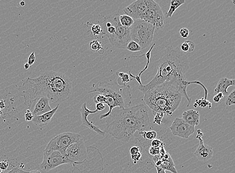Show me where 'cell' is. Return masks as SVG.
Returning <instances> with one entry per match:
<instances>
[{"label":"cell","instance_id":"1","mask_svg":"<svg viewBox=\"0 0 235 173\" xmlns=\"http://www.w3.org/2000/svg\"><path fill=\"white\" fill-rule=\"evenodd\" d=\"M157 73L150 82L146 84L139 85L138 89L145 94L154 87L168 84L174 87L188 100V107L192 100L187 94V87L191 84L202 86L198 81H188L186 74L189 69L188 57L178 47L168 45L163 49L161 56L157 61Z\"/></svg>","mask_w":235,"mask_h":173},{"label":"cell","instance_id":"2","mask_svg":"<svg viewBox=\"0 0 235 173\" xmlns=\"http://www.w3.org/2000/svg\"><path fill=\"white\" fill-rule=\"evenodd\" d=\"M72 85L70 79L60 72L46 71L35 79L27 78L18 88L24 104H31L41 97H47L53 103L62 102L70 98Z\"/></svg>","mask_w":235,"mask_h":173},{"label":"cell","instance_id":"3","mask_svg":"<svg viewBox=\"0 0 235 173\" xmlns=\"http://www.w3.org/2000/svg\"><path fill=\"white\" fill-rule=\"evenodd\" d=\"M149 123V110L143 104L127 108H115L107 117L104 131L126 143L136 131H142Z\"/></svg>","mask_w":235,"mask_h":173},{"label":"cell","instance_id":"4","mask_svg":"<svg viewBox=\"0 0 235 173\" xmlns=\"http://www.w3.org/2000/svg\"><path fill=\"white\" fill-rule=\"evenodd\" d=\"M182 99V94L174 87L163 84L146 91L144 100L153 111L172 116Z\"/></svg>","mask_w":235,"mask_h":173},{"label":"cell","instance_id":"5","mask_svg":"<svg viewBox=\"0 0 235 173\" xmlns=\"http://www.w3.org/2000/svg\"><path fill=\"white\" fill-rule=\"evenodd\" d=\"M130 90V86L129 85L121 86L117 83L110 84L106 81H104L99 82L93 90L88 92V93L99 92L106 99L105 104L108 105L110 110L106 113L100 115V120L101 121L104 118L108 117L113 109L115 108L125 109L130 107L132 103Z\"/></svg>","mask_w":235,"mask_h":173},{"label":"cell","instance_id":"6","mask_svg":"<svg viewBox=\"0 0 235 173\" xmlns=\"http://www.w3.org/2000/svg\"><path fill=\"white\" fill-rule=\"evenodd\" d=\"M123 11L135 20L148 22L155 29H162L165 25V18L161 8L153 0H137L124 8Z\"/></svg>","mask_w":235,"mask_h":173},{"label":"cell","instance_id":"7","mask_svg":"<svg viewBox=\"0 0 235 173\" xmlns=\"http://www.w3.org/2000/svg\"><path fill=\"white\" fill-rule=\"evenodd\" d=\"M131 40L141 47V49L148 48L153 42L155 28L144 20H135L130 28Z\"/></svg>","mask_w":235,"mask_h":173},{"label":"cell","instance_id":"8","mask_svg":"<svg viewBox=\"0 0 235 173\" xmlns=\"http://www.w3.org/2000/svg\"><path fill=\"white\" fill-rule=\"evenodd\" d=\"M91 151V158L87 154L86 159L80 163L72 164L73 171H78L80 173H104L103 158L99 150L94 147H90Z\"/></svg>","mask_w":235,"mask_h":173},{"label":"cell","instance_id":"9","mask_svg":"<svg viewBox=\"0 0 235 173\" xmlns=\"http://www.w3.org/2000/svg\"><path fill=\"white\" fill-rule=\"evenodd\" d=\"M120 16L119 14H116L109 16L111 22L115 28V32L108 39L111 44L116 48L126 49L128 43L132 41L130 29L121 25L119 20Z\"/></svg>","mask_w":235,"mask_h":173},{"label":"cell","instance_id":"10","mask_svg":"<svg viewBox=\"0 0 235 173\" xmlns=\"http://www.w3.org/2000/svg\"><path fill=\"white\" fill-rule=\"evenodd\" d=\"M81 138V136L75 133H63L52 138L44 151H57L64 155L67 148Z\"/></svg>","mask_w":235,"mask_h":173},{"label":"cell","instance_id":"11","mask_svg":"<svg viewBox=\"0 0 235 173\" xmlns=\"http://www.w3.org/2000/svg\"><path fill=\"white\" fill-rule=\"evenodd\" d=\"M64 164H72V163L60 152L44 151L43 159L40 166L42 171L48 172Z\"/></svg>","mask_w":235,"mask_h":173},{"label":"cell","instance_id":"12","mask_svg":"<svg viewBox=\"0 0 235 173\" xmlns=\"http://www.w3.org/2000/svg\"><path fill=\"white\" fill-rule=\"evenodd\" d=\"M87 156V149L82 138L69 146L64 154V156L71 162L72 164L83 162L86 159Z\"/></svg>","mask_w":235,"mask_h":173},{"label":"cell","instance_id":"13","mask_svg":"<svg viewBox=\"0 0 235 173\" xmlns=\"http://www.w3.org/2000/svg\"><path fill=\"white\" fill-rule=\"evenodd\" d=\"M172 134L174 136L188 139L195 132V128L188 124L180 118H176L169 127Z\"/></svg>","mask_w":235,"mask_h":173},{"label":"cell","instance_id":"14","mask_svg":"<svg viewBox=\"0 0 235 173\" xmlns=\"http://www.w3.org/2000/svg\"><path fill=\"white\" fill-rule=\"evenodd\" d=\"M203 133L200 129L197 132V138L199 140V146L196 149L194 155L198 159L202 162H207L211 159L213 156V148L208 145H205L202 139Z\"/></svg>","mask_w":235,"mask_h":173},{"label":"cell","instance_id":"15","mask_svg":"<svg viewBox=\"0 0 235 173\" xmlns=\"http://www.w3.org/2000/svg\"><path fill=\"white\" fill-rule=\"evenodd\" d=\"M49 101V99L47 97H41L34 101L28 107V109L31 111L34 116H38L52 110Z\"/></svg>","mask_w":235,"mask_h":173},{"label":"cell","instance_id":"16","mask_svg":"<svg viewBox=\"0 0 235 173\" xmlns=\"http://www.w3.org/2000/svg\"><path fill=\"white\" fill-rule=\"evenodd\" d=\"M86 105V103H83L80 110L81 115V120L83 124L85 125V126L88 128L90 130H92L93 131L96 133L97 134H98L99 135L101 136H105L106 133L104 131H102L100 129L99 127L94 125L92 122H90L87 119L88 116L90 114L96 113L98 111L96 109L94 111L89 110L87 107Z\"/></svg>","mask_w":235,"mask_h":173},{"label":"cell","instance_id":"17","mask_svg":"<svg viewBox=\"0 0 235 173\" xmlns=\"http://www.w3.org/2000/svg\"><path fill=\"white\" fill-rule=\"evenodd\" d=\"M59 106V104H58L54 108L48 112L38 116L34 117L32 120L34 124L40 128H43L48 125L51 122L54 115L57 111Z\"/></svg>","mask_w":235,"mask_h":173},{"label":"cell","instance_id":"18","mask_svg":"<svg viewBox=\"0 0 235 173\" xmlns=\"http://www.w3.org/2000/svg\"><path fill=\"white\" fill-rule=\"evenodd\" d=\"M235 85V79H229L227 78H222L219 80L214 91L215 95L219 93H222L224 96H227L229 92L227 89L230 86Z\"/></svg>","mask_w":235,"mask_h":173},{"label":"cell","instance_id":"19","mask_svg":"<svg viewBox=\"0 0 235 173\" xmlns=\"http://www.w3.org/2000/svg\"><path fill=\"white\" fill-rule=\"evenodd\" d=\"M200 113L193 109L184 111L182 115V119L192 126H197L200 124Z\"/></svg>","mask_w":235,"mask_h":173},{"label":"cell","instance_id":"20","mask_svg":"<svg viewBox=\"0 0 235 173\" xmlns=\"http://www.w3.org/2000/svg\"><path fill=\"white\" fill-rule=\"evenodd\" d=\"M155 45V43L153 44V45L151 46L150 49H149L148 52H147L145 54H143V55H142V56H145V57H146V59H147V62H146V66H145V67H144V68L143 69V70H142V71L140 72L139 75H136V76H134L132 74H131L130 71H129V75H130V76L132 77L133 79H135L136 81H137V82L140 84V85H142L141 80H140V76H141L142 73H144V72L147 69H148V67H149V62H150V57H151V52H152V51H153V48H154V47Z\"/></svg>","mask_w":235,"mask_h":173},{"label":"cell","instance_id":"21","mask_svg":"<svg viewBox=\"0 0 235 173\" xmlns=\"http://www.w3.org/2000/svg\"><path fill=\"white\" fill-rule=\"evenodd\" d=\"M159 167H160L164 170L169 171L173 173H178L175 168L174 162L171 156L167 159L163 158L161 156V163Z\"/></svg>","mask_w":235,"mask_h":173},{"label":"cell","instance_id":"22","mask_svg":"<svg viewBox=\"0 0 235 173\" xmlns=\"http://www.w3.org/2000/svg\"><path fill=\"white\" fill-rule=\"evenodd\" d=\"M184 0H172L170 1V5L169 10L165 14V16L167 18H172L173 14L177 10L178 8L180 6L183 5L185 3Z\"/></svg>","mask_w":235,"mask_h":173},{"label":"cell","instance_id":"23","mask_svg":"<svg viewBox=\"0 0 235 173\" xmlns=\"http://www.w3.org/2000/svg\"><path fill=\"white\" fill-rule=\"evenodd\" d=\"M119 20L121 25L125 28H130L133 25L135 20L127 15H120Z\"/></svg>","mask_w":235,"mask_h":173},{"label":"cell","instance_id":"24","mask_svg":"<svg viewBox=\"0 0 235 173\" xmlns=\"http://www.w3.org/2000/svg\"><path fill=\"white\" fill-rule=\"evenodd\" d=\"M116 74L119 76V78L117 79V84L121 86L125 85L127 82L132 80H130V75H127V73L118 72L116 73Z\"/></svg>","mask_w":235,"mask_h":173},{"label":"cell","instance_id":"25","mask_svg":"<svg viewBox=\"0 0 235 173\" xmlns=\"http://www.w3.org/2000/svg\"><path fill=\"white\" fill-rule=\"evenodd\" d=\"M90 30L92 34H93L94 37H97L98 36L104 35L103 29L100 25L97 24L91 25Z\"/></svg>","mask_w":235,"mask_h":173},{"label":"cell","instance_id":"26","mask_svg":"<svg viewBox=\"0 0 235 173\" xmlns=\"http://www.w3.org/2000/svg\"><path fill=\"white\" fill-rule=\"evenodd\" d=\"M195 48V44L193 42L187 41L182 43L180 47V49L183 52H193Z\"/></svg>","mask_w":235,"mask_h":173},{"label":"cell","instance_id":"27","mask_svg":"<svg viewBox=\"0 0 235 173\" xmlns=\"http://www.w3.org/2000/svg\"><path fill=\"white\" fill-rule=\"evenodd\" d=\"M89 46H90V48L94 52H99L101 51H102L103 52H104L101 43L98 40L94 39L93 41H91L89 43Z\"/></svg>","mask_w":235,"mask_h":173},{"label":"cell","instance_id":"28","mask_svg":"<svg viewBox=\"0 0 235 173\" xmlns=\"http://www.w3.org/2000/svg\"><path fill=\"white\" fill-rule=\"evenodd\" d=\"M140 134L141 135L143 138L144 139H147V140H154V139L156 138V136H157V133L152 130V131H141L140 132Z\"/></svg>","mask_w":235,"mask_h":173},{"label":"cell","instance_id":"29","mask_svg":"<svg viewBox=\"0 0 235 173\" xmlns=\"http://www.w3.org/2000/svg\"><path fill=\"white\" fill-rule=\"evenodd\" d=\"M126 49L131 52H137L142 50L141 47L139 46L136 43L133 41H131L128 43Z\"/></svg>","mask_w":235,"mask_h":173},{"label":"cell","instance_id":"30","mask_svg":"<svg viewBox=\"0 0 235 173\" xmlns=\"http://www.w3.org/2000/svg\"><path fill=\"white\" fill-rule=\"evenodd\" d=\"M225 103L227 106H231L235 104V90H233L229 95L227 96Z\"/></svg>","mask_w":235,"mask_h":173},{"label":"cell","instance_id":"31","mask_svg":"<svg viewBox=\"0 0 235 173\" xmlns=\"http://www.w3.org/2000/svg\"><path fill=\"white\" fill-rule=\"evenodd\" d=\"M198 106H200L203 108H205L207 106H208L209 108H210L212 106V104L207 99H205V98H202L201 99H199V100L197 99L196 100V103L194 104L193 106L195 107H197Z\"/></svg>","mask_w":235,"mask_h":173},{"label":"cell","instance_id":"32","mask_svg":"<svg viewBox=\"0 0 235 173\" xmlns=\"http://www.w3.org/2000/svg\"><path fill=\"white\" fill-rule=\"evenodd\" d=\"M153 113L154 115V122L160 125L162 122V119L164 117V114L160 112H156L154 111H153Z\"/></svg>","mask_w":235,"mask_h":173},{"label":"cell","instance_id":"33","mask_svg":"<svg viewBox=\"0 0 235 173\" xmlns=\"http://www.w3.org/2000/svg\"><path fill=\"white\" fill-rule=\"evenodd\" d=\"M151 146L155 148H160L164 147V143L161 140H159V139H154L151 141Z\"/></svg>","mask_w":235,"mask_h":173},{"label":"cell","instance_id":"34","mask_svg":"<svg viewBox=\"0 0 235 173\" xmlns=\"http://www.w3.org/2000/svg\"><path fill=\"white\" fill-rule=\"evenodd\" d=\"M106 99V98L103 96V95L101 94L96 95L93 98V100L96 104L99 103L105 104Z\"/></svg>","mask_w":235,"mask_h":173},{"label":"cell","instance_id":"35","mask_svg":"<svg viewBox=\"0 0 235 173\" xmlns=\"http://www.w3.org/2000/svg\"><path fill=\"white\" fill-rule=\"evenodd\" d=\"M180 36L183 38H187L189 34V31L187 28H182L179 30Z\"/></svg>","mask_w":235,"mask_h":173},{"label":"cell","instance_id":"36","mask_svg":"<svg viewBox=\"0 0 235 173\" xmlns=\"http://www.w3.org/2000/svg\"><path fill=\"white\" fill-rule=\"evenodd\" d=\"M159 151H160L159 148H155L152 146L150 147L149 149V153L151 155L154 156L159 154Z\"/></svg>","mask_w":235,"mask_h":173},{"label":"cell","instance_id":"37","mask_svg":"<svg viewBox=\"0 0 235 173\" xmlns=\"http://www.w3.org/2000/svg\"><path fill=\"white\" fill-rule=\"evenodd\" d=\"M34 116H33V114L31 112V111L29 109H27V111L26 112L25 115V118L26 121H32Z\"/></svg>","mask_w":235,"mask_h":173},{"label":"cell","instance_id":"38","mask_svg":"<svg viewBox=\"0 0 235 173\" xmlns=\"http://www.w3.org/2000/svg\"><path fill=\"white\" fill-rule=\"evenodd\" d=\"M141 153L140 152L139 153H137L136 154L134 155L131 156V160H132V162L134 164H136L137 162L140 159V158H141Z\"/></svg>","mask_w":235,"mask_h":173},{"label":"cell","instance_id":"39","mask_svg":"<svg viewBox=\"0 0 235 173\" xmlns=\"http://www.w3.org/2000/svg\"><path fill=\"white\" fill-rule=\"evenodd\" d=\"M35 61V55L34 52H33L32 53H31L29 57H28V62L27 63L30 66H32V65H33Z\"/></svg>","mask_w":235,"mask_h":173},{"label":"cell","instance_id":"40","mask_svg":"<svg viewBox=\"0 0 235 173\" xmlns=\"http://www.w3.org/2000/svg\"><path fill=\"white\" fill-rule=\"evenodd\" d=\"M140 152V148L139 147L133 146L131 147L130 148V152L131 156L136 154L137 153H139Z\"/></svg>","mask_w":235,"mask_h":173},{"label":"cell","instance_id":"41","mask_svg":"<svg viewBox=\"0 0 235 173\" xmlns=\"http://www.w3.org/2000/svg\"><path fill=\"white\" fill-rule=\"evenodd\" d=\"M9 167V164L7 161H2L0 162V170L2 171H5L8 169Z\"/></svg>","mask_w":235,"mask_h":173},{"label":"cell","instance_id":"42","mask_svg":"<svg viewBox=\"0 0 235 173\" xmlns=\"http://www.w3.org/2000/svg\"><path fill=\"white\" fill-rule=\"evenodd\" d=\"M29 172L22 170L18 168H14L7 173H28Z\"/></svg>","mask_w":235,"mask_h":173},{"label":"cell","instance_id":"43","mask_svg":"<svg viewBox=\"0 0 235 173\" xmlns=\"http://www.w3.org/2000/svg\"><path fill=\"white\" fill-rule=\"evenodd\" d=\"M96 110L97 111H102V110H104L105 108V106L104 105V104L99 103L96 104Z\"/></svg>","mask_w":235,"mask_h":173},{"label":"cell","instance_id":"44","mask_svg":"<svg viewBox=\"0 0 235 173\" xmlns=\"http://www.w3.org/2000/svg\"><path fill=\"white\" fill-rule=\"evenodd\" d=\"M155 168H156V171H157V173H166V172H165V171L164 170V169H161V168H160V167H156V166H155Z\"/></svg>","mask_w":235,"mask_h":173},{"label":"cell","instance_id":"45","mask_svg":"<svg viewBox=\"0 0 235 173\" xmlns=\"http://www.w3.org/2000/svg\"><path fill=\"white\" fill-rule=\"evenodd\" d=\"M6 107L5 104L3 100H0V109H3Z\"/></svg>","mask_w":235,"mask_h":173},{"label":"cell","instance_id":"46","mask_svg":"<svg viewBox=\"0 0 235 173\" xmlns=\"http://www.w3.org/2000/svg\"><path fill=\"white\" fill-rule=\"evenodd\" d=\"M213 101L215 102H219L221 99L216 95H215V96H214L213 98Z\"/></svg>","mask_w":235,"mask_h":173},{"label":"cell","instance_id":"47","mask_svg":"<svg viewBox=\"0 0 235 173\" xmlns=\"http://www.w3.org/2000/svg\"><path fill=\"white\" fill-rule=\"evenodd\" d=\"M216 95L218 97V98H219L220 99H222L223 98H224V95L222 93H219L217 94H216Z\"/></svg>","mask_w":235,"mask_h":173},{"label":"cell","instance_id":"48","mask_svg":"<svg viewBox=\"0 0 235 173\" xmlns=\"http://www.w3.org/2000/svg\"><path fill=\"white\" fill-rule=\"evenodd\" d=\"M30 66L28 63H26L25 64L24 66V67L25 69L26 70L29 69Z\"/></svg>","mask_w":235,"mask_h":173},{"label":"cell","instance_id":"49","mask_svg":"<svg viewBox=\"0 0 235 173\" xmlns=\"http://www.w3.org/2000/svg\"><path fill=\"white\" fill-rule=\"evenodd\" d=\"M28 173H41L40 171L38 170H33L30 172H29Z\"/></svg>","mask_w":235,"mask_h":173},{"label":"cell","instance_id":"50","mask_svg":"<svg viewBox=\"0 0 235 173\" xmlns=\"http://www.w3.org/2000/svg\"><path fill=\"white\" fill-rule=\"evenodd\" d=\"M20 6H21L22 7L25 6V2L24 1H21L20 3Z\"/></svg>","mask_w":235,"mask_h":173},{"label":"cell","instance_id":"51","mask_svg":"<svg viewBox=\"0 0 235 173\" xmlns=\"http://www.w3.org/2000/svg\"><path fill=\"white\" fill-rule=\"evenodd\" d=\"M3 114V111H2L1 109H0V116H1V115H2Z\"/></svg>","mask_w":235,"mask_h":173},{"label":"cell","instance_id":"52","mask_svg":"<svg viewBox=\"0 0 235 173\" xmlns=\"http://www.w3.org/2000/svg\"><path fill=\"white\" fill-rule=\"evenodd\" d=\"M0 173H3V171H2L0 170Z\"/></svg>","mask_w":235,"mask_h":173},{"label":"cell","instance_id":"53","mask_svg":"<svg viewBox=\"0 0 235 173\" xmlns=\"http://www.w3.org/2000/svg\"><path fill=\"white\" fill-rule=\"evenodd\" d=\"M1 97L0 96V100H1Z\"/></svg>","mask_w":235,"mask_h":173}]
</instances>
